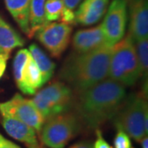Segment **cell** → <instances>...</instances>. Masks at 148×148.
Wrapping results in <instances>:
<instances>
[{
    "label": "cell",
    "mask_w": 148,
    "mask_h": 148,
    "mask_svg": "<svg viewBox=\"0 0 148 148\" xmlns=\"http://www.w3.org/2000/svg\"><path fill=\"white\" fill-rule=\"evenodd\" d=\"M125 98V86L109 78L77 94L73 107L82 123L98 129L114 118Z\"/></svg>",
    "instance_id": "1"
},
{
    "label": "cell",
    "mask_w": 148,
    "mask_h": 148,
    "mask_svg": "<svg viewBox=\"0 0 148 148\" xmlns=\"http://www.w3.org/2000/svg\"><path fill=\"white\" fill-rule=\"evenodd\" d=\"M112 47L104 45L87 53L74 52L65 59L58 78L77 95L106 79Z\"/></svg>",
    "instance_id": "2"
},
{
    "label": "cell",
    "mask_w": 148,
    "mask_h": 148,
    "mask_svg": "<svg viewBox=\"0 0 148 148\" xmlns=\"http://www.w3.org/2000/svg\"><path fill=\"white\" fill-rule=\"evenodd\" d=\"M108 77L124 86H131L141 77L134 41L127 35L112 47Z\"/></svg>",
    "instance_id": "3"
},
{
    "label": "cell",
    "mask_w": 148,
    "mask_h": 148,
    "mask_svg": "<svg viewBox=\"0 0 148 148\" xmlns=\"http://www.w3.org/2000/svg\"><path fill=\"white\" fill-rule=\"evenodd\" d=\"M148 116L147 102L145 94H131L126 97L120 109L114 116V124L130 138L139 143L146 135L145 118Z\"/></svg>",
    "instance_id": "4"
},
{
    "label": "cell",
    "mask_w": 148,
    "mask_h": 148,
    "mask_svg": "<svg viewBox=\"0 0 148 148\" xmlns=\"http://www.w3.org/2000/svg\"><path fill=\"white\" fill-rule=\"evenodd\" d=\"M82 123L76 113L68 111L45 120L39 133L40 142L49 148H64L81 131Z\"/></svg>",
    "instance_id": "5"
},
{
    "label": "cell",
    "mask_w": 148,
    "mask_h": 148,
    "mask_svg": "<svg viewBox=\"0 0 148 148\" xmlns=\"http://www.w3.org/2000/svg\"><path fill=\"white\" fill-rule=\"evenodd\" d=\"M45 121L70 111L75 102L73 91L63 82H53L37 92L32 100Z\"/></svg>",
    "instance_id": "6"
},
{
    "label": "cell",
    "mask_w": 148,
    "mask_h": 148,
    "mask_svg": "<svg viewBox=\"0 0 148 148\" xmlns=\"http://www.w3.org/2000/svg\"><path fill=\"white\" fill-rule=\"evenodd\" d=\"M0 113L3 117H10L25 123L33 127L39 134L45 119L34 106L32 100H28L16 93L11 100L0 103Z\"/></svg>",
    "instance_id": "7"
},
{
    "label": "cell",
    "mask_w": 148,
    "mask_h": 148,
    "mask_svg": "<svg viewBox=\"0 0 148 148\" xmlns=\"http://www.w3.org/2000/svg\"><path fill=\"white\" fill-rule=\"evenodd\" d=\"M127 0H112L101 27L107 46L113 47L125 35L127 24Z\"/></svg>",
    "instance_id": "8"
},
{
    "label": "cell",
    "mask_w": 148,
    "mask_h": 148,
    "mask_svg": "<svg viewBox=\"0 0 148 148\" xmlns=\"http://www.w3.org/2000/svg\"><path fill=\"white\" fill-rule=\"evenodd\" d=\"M72 31L71 26L62 22H48L35 36L53 57H59L69 45Z\"/></svg>",
    "instance_id": "9"
},
{
    "label": "cell",
    "mask_w": 148,
    "mask_h": 148,
    "mask_svg": "<svg viewBox=\"0 0 148 148\" xmlns=\"http://www.w3.org/2000/svg\"><path fill=\"white\" fill-rule=\"evenodd\" d=\"M129 8V32L128 36L135 42L148 38L147 0H137L128 5Z\"/></svg>",
    "instance_id": "10"
},
{
    "label": "cell",
    "mask_w": 148,
    "mask_h": 148,
    "mask_svg": "<svg viewBox=\"0 0 148 148\" xmlns=\"http://www.w3.org/2000/svg\"><path fill=\"white\" fill-rule=\"evenodd\" d=\"M2 125L6 132L14 139L22 143L27 148H40L37 132L25 123L10 117H3Z\"/></svg>",
    "instance_id": "11"
},
{
    "label": "cell",
    "mask_w": 148,
    "mask_h": 148,
    "mask_svg": "<svg viewBox=\"0 0 148 148\" xmlns=\"http://www.w3.org/2000/svg\"><path fill=\"white\" fill-rule=\"evenodd\" d=\"M106 45L101 24L92 28L81 30L73 38V47L76 53H87Z\"/></svg>",
    "instance_id": "12"
},
{
    "label": "cell",
    "mask_w": 148,
    "mask_h": 148,
    "mask_svg": "<svg viewBox=\"0 0 148 148\" xmlns=\"http://www.w3.org/2000/svg\"><path fill=\"white\" fill-rule=\"evenodd\" d=\"M110 0H83L75 12L76 23L90 26L97 23L106 14Z\"/></svg>",
    "instance_id": "13"
},
{
    "label": "cell",
    "mask_w": 148,
    "mask_h": 148,
    "mask_svg": "<svg viewBox=\"0 0 148 148\" xmlns=\"http://www.w3.org/2000/svg\"><path fill=\"white\" fill-rule=\"evenodd\" d=\"M43 86L42 77L35 60L30 55L22 77V86L20 89L25 95H32Z\"/></svg>",
    "instance_id": "14"
},
{
    "label": "cell",
    "mask_w": 148,
    "mask_h": 148,
    "mask_svg": "<svg viewBox=\"0 0 148 148\" xmlns=\"http://www.w3.org/2000/svg\"><path fill=\"white\" fill-rule=\"evenodd\" d=\"M6 8L18 27L29 36V12L31 0H4Z\"/></svg>",
    "instance_id": "15"
},
{
    "label": "cell",
    "mask_w": 148,
    "mask_h": 148,
    "mask_svg": "<svg viewBox=\"0 0 148 148\" xmlns=\"http://www.w3.org/2000/svg\"><path fill=\"white\" fill-rule=\"evenodd\" d=\"M24 45V39L0 16V51L10 55L13 49Z\"/></svg>",
    "instance_id": "16"
},
{
    "label": "cell",
    "mask_w": 148,
    "mask_h": 148,
    "mask_svg": "<svg viewBox=\"0 0 148 148\" xmlns=\"http://www.w3.org/2000/svg\"><path fill=\"white\" fill-rule=\"evenodd\" d=\"M29 52L35 60L42 77L43 85L48 82L53 76L55 64L53 63L45 53L36 44H32L29 47Z\"/></svg>",
    "instance_id": "17"
},
{
    "label": "cell",
    "mask_w": 148,
    "mask_h": 148,
    "mask_svg": "<svg viewBox=\"0 0 148 148\" xmlns=\"http://www.w3.org/2000/svg\"><path fill=\"white\" fill-rule=\"evenodd\" d=\"M46 0H31L30 12H29V26L30 34L29 37L35 36L37 31H39L48 21L45 17V3Z\"/></svg>",
    "instance_id": "18"
},
{
    "label": "cell",
    "mask_w": 148,
    "mask_h": 148,
    "mask_svg": "<svg viewBox=\"0 0 148 148\" xmlns=\"http://www.w3.org/2000/svg\"><path fill=\"white\" fill-rule=\"evenodd\" d=\"M31 53L27 49H22L17 51L14 62H13V73H14V79L16 84L19 89L21 88L22 86V77L25 67L27 64Z\"/></svg>",
    "instance_id": "19"
},
{
    "label": "cell",
    "mask_w": 148,
    "mask_h": 148,
    "mask_svg": "<svg viewBox=\"0 0 148 148\" xmlns=\"http://www.w3.org/2000/svg\"><path fill=\"white\" fill-rule=\"evenodd\" d=\"M135 50L138 57L141 74L147 78L148 71V40L147 39H142L134 42Z\"/></svg>",
    "instance_id": "20"
},
{
    "label": "cell",
    "mask_w": 148,
    "mask_h": 148,
    "mask_svg": "<svg viewBox=\"0 0 148 148\" xmlns=\"http://www.w3.org/2000/svg\"><path fill=\"white\" fill-rule=\"evenodd\" d=\"M64 8L62 0H46L45 3L46 20L49 22L59 20Z\"/></svg>",
    "instance_id": "21"
},
{
    "label": "cell",
    "mask_w": 148,
    "mask_h": 148,
    "mask_svg": "<svg viewBox=\"0 0 148 148\" xmlns=\"http://www.w3.org/2000/svg\"><path fill=\"white\" fill-rule=\"evenodd\" d=\"M115 137L114 138V148H132V143L130 137L121 129H117Z\"/></svg>",
    "instance_id": "22"
},
{
    "label": "cell",
    "mask_w": 148,
    "mask_h": 148,
    "mask_svg": "<svg viewBox=\"0 0 148 148\" xmlns=\"http://www.w3.org/2000/svg\"><path fill=\"white\" fill-rule=\"evenodd\" d=\"M59 21L62 23L67 24V25H74L76 24V19H75V12L73 11L69 10L68 8H66L65 7L63 9L62 14L60 16Z\"/></svg>",
    "instance_id": "23"
},
{
    "label": "cell",
    "mask_w": 148,
    "mask_h": 148,
    "mask_svg": "<svg viewBox=\"0 0 148 148\" xmlns=\"http://www.w3.org/2000/svg\"><path fill=\"white\" fill-rule=\"evenodd\" d=\"M94 148H113L104 139L100 129H96V140L93 145Z\"/></svg>",
    "instance_id": "24"
},
{
    "label": "cell",
    "mask_w": 148,
    "mask_h": 148,
    "mask_svg": "<svg viewBox=\"0 0 148 148\" xmlns=\"http://www.w3.org/2000/svg\"><path fill=\"white\" fill-rule=\"evenodd\" d=\"M0 148H21L14 143L11 142L0 134Z\"/></svg>",
    "instance_id": "25"
},
{
    "label": "cell",
    "mask_w": 148,
    "mask_h": 148,
    "mask_svg": "<svg viewBox=\"0 0 148 148\" xmlns=\"http://www.w3.org/2000/svg\"><path fill=\"white\" fill-rule=\"evenodd\" d=\"M9 54L6 53H0V79L3 77V75L5 72L6 67H7V62L9 58Z\"/></svg>",
    "instance_id": "26"
},
{
    "label": "cell",
    "mask_w": 148,
    "mask_h": 148,
    "mask_svg": "<svg viewBox=\"0 0 148 148\" xmlns=\"http://www.w3.org/2000/svg\"><path fill=\"white\" fill-rule=\"evenodd\" d=\"M83 0H62L64 6L69 10L74 11Z\"/></svg>",
    "instance_id": "27"
},
{
    "label": "cell",
    "mask_w": 148,
    "mask_h": 148,
    "mask_svg": "<svg viewBox=\"0 0 148 148\" xmlns=\"http://www.w3.org/2000/svg\"><path fill=\"white\" fill-rule=\"evenodd\" d=\"M69 148H94V147L90 142H81L74 144Z\"/></svg>",
    "instance_id": "28"
},
{
    "label": "cell",
    "mask_w": 148,
    "mask_h": 148,
    "mask_svg": "<svg viewBox=\"0 0 148 148\" xmlns=\"http://www.w3.org/2000/svg\"><path fill=\"white\" fill-rule=\"evenodd\" d=\"M141 143L142 148H148V137L147 135H146L144 138L139 142Z\"/></svg>",
    "instance_id": "29"
},
{
    "label": "cell",
    "mask_w": 148,
    "mask_h": 148,
    "mask_svg": "<svg viewBox=\"0 0 148 148\" xmlns=\"http://www.w3.org/2000/svg\"><path fill=\"white\" fill-rule=\"evenodd\" d=\"M135 1H137V0H127V6L129 5V4H131V3H134Z\"/></svg>",
    "instance_id": "30"
},
{
    "label": "cell",
    "mask_w": 148,
    "mask_h": 148,
    "mask_svg": "<svg viewBox=\"0 0 148 148\" xmlns=\"http://www.w3.org/2000/svg\"><path fill=\"white\" fill-rule=\"evenodd\" d=\"M0 53H3V52H1V51H0ZM6 54H7V53H6Z\"/></svg>",
    "instance_id": "31"
},
{
    "label": "cell",
    "mask_w": 148,
    "mask_h": 148,
    "mask_svg": "<svg viewBox=\"0 0 148 148\" xmlns=\"http://www.w3.org/2000/svg\"><path fill=\"white\" fill-rule=\"evenodd\" d=\"M40 148H45V147H40Z\"/></svg>",
    "instance_id": "32"
},
{
    "label": "cell",
    "mask_w": 148,
    "mask_h": 148,
    "mask_svg": "<svg viewBox=\"0 0 148 148\" xmlns=\"http://www.w3.org/2000/svg\"></svg>",
    "instance_id": "33"
}]
</instances>
